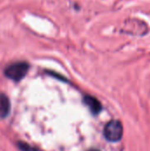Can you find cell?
Returning a JSON list of instances; mask_svg holds the SVG:
<instances>
[{
	"label": "cell",
	"mask_w": 150,
	"mask_h": 151,
	"mask_svg": "<svg viewBox=\"0 0 150 151\" xmlns=\"http://www.w3.org/2000/svg\"><path fill=\"white\" fill-rule=\"evenodd\" d=\"M123 126L118 120H111L104 127V136L110 142H118L123 137Z\"/></svg>",
	"instance_id": "1"
},
{
	"label": "cell",
	"mask_w": 150,
	"mask_h": 151,
	"mask_svg": "<svg viewBox=\"0 0 150 151\" xmlns=\"http://www.w3.org/2000/svg\"><path fill=\"white\" fill-rule=\"evenodd\" d=\"M28 68L29 65L26 62H18L7 66L4 71V73L9 79L18 81L25 77L28 71Z\"/></svg>",
	"instance_id": "2"
},
{
	"label": "cell",
	"mask_w": 150,
	"mask_h": 151,
	"mask_svg": "<svg viewBox=\"0 0 150 151\" xmlns=\"http://www.w3.org/2000/svg\"><path fill=\"white\" fill-rule=\"evenodd\" d=\"M84 103L87 104V106L90 109L91 112L93 114H98L102 110V105L99 103L97 99H95L93 96H86L84 97Z\"/></svg>",
	"instance_id": "3"
},
{
	"label": "cell",
	"mask_w": 150,
	"mask_h": 151,
	"mask_svg": "<svg viewBox=\"0 0 150 151\" xmlns=\"http://www.w3.org/2000/svg\"><path fill=\"white\" fill-rule=\"evenodd\" d=\"M10 108L11 104L8 97L4 94H0V118H5L9 114Z\"/></svg>",
	"instance_id": "4"
},
{
	"label": "cell",
	"mask_w": 150,
	"mask_h": 151,
	"mask_svg": "<svg viewBox=\"0 0 150 151\" xmlns=\"http://www.w3.org/2000/svg\"><path fill=\"white\" fill-rule=\"evenodd\" d=\"M19 148H20V150L22 151H37L35 150L34 149L29 147L28 145L25 144V143H19Z\"/></svg>",
	"instance_id": "5"
},
{
	"label": "cell",
	"mask_w": 150,
	"mask_h": 151,
	"mask_svg": "<svg viewBox=\"0 0 150 151\" xmlns=\"http://www.w3.org/2000/svg\"><path fill=\"white\" fill-rule=\"evenodd\" d=\"M88 151H100V150H88Z\"/></svg>",
	"instance_id": "6"
}]
</instances>
